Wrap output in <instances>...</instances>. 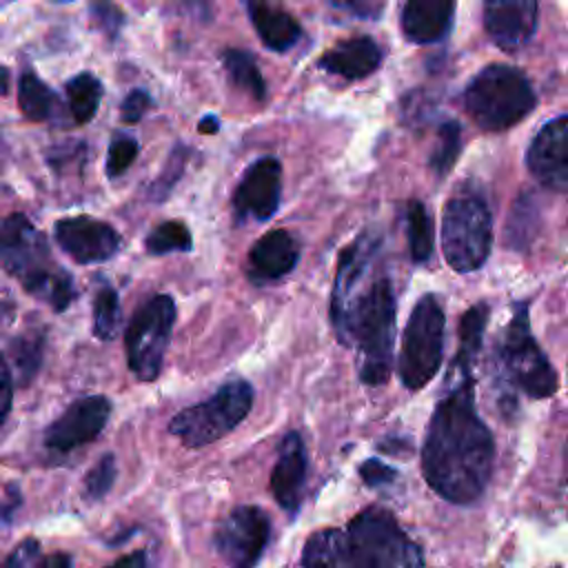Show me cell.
I'll use <instances>...</instances> for the list:
<instances>
[{
    "label": "cell",
    "instance_id": "cell-1",
    "mask_svg": "<svg viewBox=\"0 0 568 568\" xmlns=\"http://www.w3.org/2000/svg\"><path fill=\"white\" fill-rule=\"evenodd\" d=\"M493 464L495 439L475 410V377L444 382L422 446L426 484L450 504H473L484 495Z\"/></svg>",
    "mask_w": 568,
    "mask_h": 568
},
{
    "label": "cell",
    "instance_id": "cell-2",
    "mask_svg": "<svg viewBox=\"0 0 568 568\" xmlns=\"http://www.w3.org/2000/svg\"><path fill=\"white\" fill-rule=\"evenodd\" d=\"M300 564L413 568L424 564V555L388 510L371 506L351 519L346 528L315 530L302 548Z\"/></svg>",
    "mask_w": 568,
    "mask_h": 568
},
{
    "label": "cell",
    "instance_id": "cell-3",
    "mask_svg": "<svg viewBox=\"0 0 568 568\" xmlns=\"http://www.w3.org/2000/svg\"><path fill=\"white\" fill-rule=\"evenodd\" d=\"M0 264L55 313L67 311L78 297L71 273L53 260L47 237L24 213H11L0 222Z\"/></svg>",
    "mask_w": 568,
    "mask_h": 568
},
{
    "label": "cell",
    "instance_id": "cell-4",
    "mask_svg": "<svg viewBox=\"0 0 568 568\" xmlns=\"http://www.w3.org/2000/svg\"><path fill=\"white\" fill-rule=\"evenodd\" d=\"M346 346L362 355L359 379L366 386H384L390 377L395 346V293L388 277H377L355 295L348 313Z\"/></svg>",
    "mask_w": 568,
    "mask_h": 568
},
{
    "label": "cell",
    "instance_id": "cell-5",
    "mask_svg": "<svg viewBox=\"0 0 568 568\" xmlns=\"http://www.w3.org/2000/svg\"><path fill=\"white\" fill-rule=\"evenodd\" d=\"M537 104L528 78L508 64L484 67L464 89V109L481 131H506L519 124Z\"/></svg>",
    "mask_w": 568,
    "mask_h": 568
},
{
    "label": "cell",
    "instance_id": "cell-6",
    "mask_svg": "<svg viewBox=\"0 0 568 568\" xmlns=\"http://www.w3.org/2000/svg\"><path fill=\"white\" fill-rule=\"evenodd\" d=\"M495 355L508 384L530 399H546L557 393L559 375L530 331L528 302L513 304V315Z\"/></svg>",
    "mask_w": 568,
    "mask_h": 568
},
{
    "label": "cell",
    "instance_id": "cell-7",
    "mask_svg": "<svg viewBox=\"0 0 568 568\" xmlns=\"http://www.w3.org/2000/svg\"><path fill=\"white\" fill-rule=\"evenodd\" d=\"M442 248L448 266L457 273L477 271L493 248V213L484 195L455 193L442 217Z\"/></svg>",
    "mask_w": 568,
    "mask_h": 568
},
{
    "label": "cell",
    "instance_id": "cell-8",
    "mask_svg": "<svg viewBox=\"0 0 568 568\" xmlns=\"http://www.w3.org/2000/svg\"><path fill=\"white\" fill-rule=\"evenodd\" d=\"M446 313L437 295H422L406 322L397 375L408 390L424 388L439 371L444 359Z\"/></svg>",
    "mask_w": 568,
    "mask_h": 568
},
{
    "label": "cell",
    "instance_id": "cell-9",
    "mask_svg": "<svg viewBox=\"0 0 568 568\" xmlns=\"http://www.w3.org/2000/svg\"><path fill=\"white\" fill-rule=\"evenodd\" d=\"M253 406V386L242 379H229L209 399L182 408L169 422V433L184 446L200 448L231 433Z\"/></svg>",
    "mask_w": 568,
    "mask_h": 568
},
{
    "label": "cell",
    "instance_id": "cell-10",
    "mask_svg": "<svg viewBox=\"0 0 568 568\" xmlns=\"http://www.w3.org/2000/svg\"><path fill=\"white\" fill-rule=\"evenodd\" d=\"M178 308L171 295H153L140 304L124 333L126 362L140 382H153L164 364Z\"/></svg>",
    "mask_w": 568,
    "mask_h": 568
},
{
    "label": "cell",
    "instance_id": "cell-11",
    "mask_svg": "<svg viewBox=\"0 0 568 568\" xmlns=\"http://www.w3.org/2000/svg\"><path fill=\"white\" fill-rule=\"evenodd\" d=\"M271 541V517L260 506H237L213 535L215 552L235 568L255 566Z\"/></svg>",
    "mask_w": 568,
    "mask_h": 568
},
{
    "label": "cell",
    "instance_id": "cell-12",
    "mask_svg": "<svg viewBox=\"0 0 568 568\" xmlns=\"http://www.w3.org/2000/svg\"><path fill=\"white\" fill-rule=\"evenodd\" d=\"M379 246H382L379 235L373 231H364L351 244H346L337 257V271H335L333 291H331V322H333L337 342L344 346H346V326H348L351 304Z\"/></svg>",
    "mask_w": 568,
    "mask_h": 568
},
{
    "label": "cell",
    "instance_id": "cell-13",
    "mask_svg": "<svg viewBox=\"0 0 568 568\" xmlns=\"http://www.w3.org/2000/svg\"><path fill=\"white\" fill-rule=\"evenodd\" d=\"M282 200V164L277 158L264 155L251 162L235 191L233 211L237 222H266L275 215Z\"/></svg>",
    "mask_w": 568,
    "mask_h": 568
},
{
    "label": "cell",
    "instance_id": "cell-14",
    "mask_svg": "<svg viewBox=\"0 0 568 568\" xmlns=\"http://www.w3.org/2000/svg\"><path fill=\"white\" fill-rule=\"evenodd\" d=\"M526 169L546 189L566 193L568 189V118L561 113L548 120L530 140Z\"/></svg>",
    "mask_w": 568,
    "mask_h": 568
},
{
    "label": "cell",
    "instance_id": "cell-15",
    "mask_svg": "<svg viewBox=\"0 0 568 568\" xmlns=\"http://www.w3.org/2000/svg\"><path fill=\"white\" fill-rule=\"evenodd\" d=\"M111 417V402L104 395L75 399L44 433V446L55 453H69L93 442Z\"/></svg>",
    "mask_w": 568,
    "mask_h": 568
},
{
    "label": "cell",
    "instance_id": "cell-16",
    "mask_svg": "<svg viewBox=\"0 0 568 568\" xmlns=\"http://www.w3.org/2000/svg\"><path fill=\"white\" fill-rule=\"evenodd\" d=\"M58 246L78 264H98L111 260L120 251V233L95 217L78 215L58 220L53 226Z\"/></svg>",
    "mask_w": 568,
    "mask_h": 568
},
{
    "label": "cell",
    "instance_id": "cell-17",
    "mask_svg": "<svg viewBox=\"0 0 568 568\" xmlns=\"http://www.w3.org/2000/svg\"><path fill=\"white\" fill-rule=\"evenodd\" d=\"M484 27L501 51L515 53L537 31V0H484Z\"/></svg>",
    "mask_w": 568,
    "mask_h": 568
},
{
    "label": "cell",
    "instance_id": "cell-18",
    "mask_svg": "<svg viewBox=\"0 0 568 568\" xmlns=\"http://www.w3.org/2000/svg\"><path fill=\"white\" fill-rule=\"evenodd\" d=\"M308 473V455L297 430H288L277 448V459L271 470V493L282 510L291 517L302 504V493Z\"/></svg>",
    "mask_w": 568,
    "mask_h": 568
},
{
    "label": "cell",
    "instance_id": "cell-19",
    "mask_svg": "<svg viewBox=\"0 0 568 568\" xmlns=\"http://www.w3.org/2000/svg\"><path fill=\"white\" fill-rule=\"evenodd\" d=\"M300 260V242L284 229L264 233L248 251V275L255 282H273L288 275Z\"/></svg>",
    "mask_w": 568,
    "mask_h": 568
},
{
    "label": "cell",
    "instance_id": "cell-20",
    "mask_svg": "<svg viewBox=\"0 0 568 568\" xmlns=\"http://www.w3.org/2000/svg\"><path fill=\"white\" fill-rule=\"evenodd\" d=\"M455 16V0H406L402 9L404 36L415 44L446 38Z\"/></svg>",
    "mask_w": 568,
    "mask_h": 568
},
{
    "label": "cell",
    "instance_id": "cell-21",
    "mask_svg": "<svg viewBox=\"0 0 568 568\" xmlns=\"http://www.w3.org/2000/svg\"><path fill=\"white\" fill-rule=\"evenodd\" d=\"M379 62H382V51H379L377 42L368 36H357V38L344 40L337 47L328 49L317 60V64L324 71L335 73L346 80H362V78L371 75L373 71H377Z\"/></svg>",
    "mask_w": 568,
    "mask_h": 568
},
{
    "label": "cell",
    "instance_id": "cell-22",
    "mask_svg": "<svg viewBox=\"0 0 568 568\" xmlns=\"http://www.w3.org/2000/svg\"><path fill=\"white\" fill-rule=\"evenodd\" d=\"M490 317V306L486 302L473 304L462 317H459V342L455 357L446 371V379H459V377H473V368L477 362V355L481 351L486 324ZM444 379V382H446Z\"/></svg>",
    "mask_w": 568,
    "mask_h": 568
},
{
    "label": "cell",
    "instance_id": "cell-23",
    "mask_svg": "<svg viewBox=\"0 0 568 568\" xmlns=\"http://www.w3.org/2000/svg\"><path fill=\"white\" fill-rule=\"evenodd\" d=\"M246 7H248V16H251V22H253L260 40L268 49L286 51L300 40L302 29L295 22V18H291L286 11L271 7L266 0H248Z\"/></svg>",
    "mask_w": 568,
    "mask_h": 568
},
{
    "label": "cell",
    "instance_id": "cell-24",
    "mask_svg": "<svg viewBox=\"0 0 568 568\" xmlns=\"http://www.w3.org/2000/svg\"><path fill=\"white\" fill-rule=\"evenodd\" d=\"M44 344H47V337H44V331L40 328H29L11 339L9 357L13 362L20 386H29L38 375L44 357Z\"/></svg>",
    "mask_w": 568,
    "mask_h": 568
},
{
    "label": "cell",
    "instance_id": "cell-25",
    "mask_svg": "<svg viewBox=\"0 0 568 568\" xmlns=\"http://www.w3.org/2000/svg\"><path fill=\"white\" fill-rule=\"evenodd\" d=\"M18 104L24 118L31 122H47L53 120V115L58 113L55 93L33 71H24L20 75Z\"/></svg>",
    "mask_w": 568,
    "mask_h": 568
},
{
    "label": "cell",
    "instance_id": "cell-26",
    "mask_svg": "<svg viewBox=\"0 0 568 568\" xmlns=\"http://www.w3.org/2000/svg\"><path fill=\"white\" fill-rule=\"evenodd\" d=\"M539 220L541 211L535 193H521L519 200L513 204L506 222V244L513 251H524L539 231Z\"/></svg>",
    "mask_w": 568,
    "mask_h": 568
},
{
    "label": "cell",
    "instance_id": "cell-27",
    "mask_svg": "<svg viewBox=\"0 0 568 568\" xmlns=\"http://www.w3.org/2000/svg\"><path fill=\"white\" fill-rule=\"evenodd\" d=\"M222 62L233 87L248 93L253 100L262 102L266 98V82L255 64V58L242 49H226L222 53Z\"/></svg>",
    "mask_w": 568,
    "mask_h": 568
},
{
    "label": "cell",
    "instance_id": "cell-28",
    "mask_svg": "<svg viewBox=\"0 0 568 568\" xmlns=\"http://www.w3.org/2000/svg\"><path fill=\"white\" fill-rule=\"evenodd\" d=\"M67 100L78 124H87L98 113L102 100V82L93 73H78L67 82Z\"/></svg>",
    "mask_w": 568,
    "mask_h": 568
},
{
    "label": "cell",
    "instance_id": "cell-29",
    "mask_svg": "<svg viewBox=\"0 0 568 568\" xmlns=\"http://www.w3.org/2000/svg\"><path fill=\"white\" fill-rule=\"evenodd\" d=\"M406 229H408L410 260L417 262V264L430 260L433 244H435L433 217H430L428 209L419 200H410L406 204Z\"/></svg>",
    "mask_w": 568,
    "mask_h": 568
},
{
    "label": "cell",
    "instance_id": "cell-30",
    "mask_svg": "<svg viewBox=\"0 0 568 568\" xmlns=\"http://www.w3.org/2000/svg\"><path fill=\"white\" fill-rule=\"evenodd\" d=\"M122 328V308L118 291L111 284H102L93 297V335L102 342L118 337Z\"/></svg>",
    "mask_w": 568,
    "mask_h": 568
},
{
    "label": "cell",
    "instance_id": "cell-31",
    "mask_svg": "<svg viewBox=\"0 0 568 568\" xmlns=\"http://www.w3.org/2000/svg\"><path fill=\"white\" fill-rule=\"evenodd\" d=\"M146 253L166 255V253H189L193 248V235L189 226L180 220H166L158 224L144 240Z\"/></svg>",
    "mask_w": 568,
    "mask_h": 568
},
{
    "label": "cell",
    "instance_id": "cell-32",
    "mask_svg": "<svg viewBox=\"0 0 568 568\" xmlns=\"http://www.w3.org/2000/svg\"><path fill=\"white\" fill-rule=\"evenodd\" d=\"M462 151V126L455 120L442 122L437 129V140L428 158V166L437 178H444L457 162Z\"/></svg>",
    "mask_w": 568,
    "mask_h": 568
},
{
    "label": "cell",
    "instance_id": "cell-33",
    "mask_svg": "<svg viewBox=\"0 0 568 568\" xmlns=\"http://www.w3.org/2000/svg\"><path fill=\"white\" fill-rule=\"evenodd\" d=\"M115 457L111 453L102 455L95 466L84 475V495L93 501H100L102 497H106V493L113 488L115 481Z\"/></svg>",
    "mask_w": 568,
    "mask_h": 568
},
{
    "label": "cell",
    "instance_id": "cell-34",
    "mask_svg": "<svg viewBox=\"0 0 568 568\" xmlns=\"http://www.w3.org/2000/svg\"><path fill=\"white\" fill-rule=\"evenodd\" d=\"M138 151H140V144L133 135H124V133L113 135L109 151H106V164H104L106 175L109 178L122 175L138 158Z\"/></svg>",
    "mask_w": 568,
    "mask_h": 568
},
{
    "label": "cell",
    "instance_id": "cell-35",
    "mask_svg": "<svg viewBox=\"0 0 568 568\" xmlns=\"http://www.w3.org/2000/svg\"><path fill=\"white\" fill-rule=\"evenodd\" d=\"M186 158H189V149L182 146V144H175V149L171 151V155L166 160L164 171L155 180V186H153V197L155 200H164L166 193L173 189V184L180 180V175L184 171V164H186Z\"/></svg>",
    "mask_w": 568,
    "mask_h": 568
},
{
    "label": "cell",
    "instance_id": "cell-36",
    "mask_svg": "<svg viewBox=\"0 0 568 568\" xmlns=\"http://www.w3.org/2000/svg\"><path fill=\"white\" fill-rule=\"evenodd\" d=\"M359 477L364 479V484L368 488H382V486L395 481L397 470L379 459H364L359 466Z\"/></svg>",
    "mask_w": 568,
    "mask_h": 568
},
{
    "label": "cell",
    "instance_id": "cell-37",
    "mask_svg": "<svg viewBox=\"0 0 568 568\" xmlns=\"http://www.w3.org/2000/svg\"><path fill=\"white\" fill-rule=\"evenodd\" d=\"M149 106H151V95L144 89H133L122 100L120 118L124 124H135L142 120V115L149 111Z\"/></svg>",
    "mask_w": 568,
    "mask_h": 568
},
{
    "label": "cell",
    "instance_id": "cell-38",
    "mask_svg": "<svg viewBox=\"0 0 568 568\" xmlns=\"http://www.w3.org/2000/svg\"><path fill=\"white\" fill-rule=\"evenodd\" d=\"M22 506V493L16 484H2L0 486V530L11 526L13 515Z\"/></svg>",
    "mask_w": 568,
    "mask_h": 568
},
{
    "label": "cell",
    "instance_id": "cell-39",
    "mask_svg": "<svg viewBox=\"0 0 568 568\" xmlns=\"http://www.w3.org/2000/svg\"><path fill=\"white\" fill-rule=\"evenodd\" d=\"M335 9L353 13L357 18H377L384 0H328Z\"/></svg>",
    "mask_w": 568,
    "mask_h": 568
},
{
    "label": "cell",
    "instance_id": "cell-40",
    "mask_svg": "<svg viewBox=\"0 0 568 568\" xmlns=\"http://www.w3.org/2000/svg\"><path fill=\"white\" fill-rule=\"evenodd\" d=\"M93 18L98 20V24L109 31L111 36L118 31V27L122 24V13L118 11L115 4H111L109 0H95L93 2Z\"/></svg>",
    "mask_w": 568,
    "mask_h": 568
},
{
    "label": "cell",
    "instance_id": "cell-41",
    "mask_svg": "<svg viewBox=\"0 0 568 568\" xmlns=\"http://www.w3.org/2000/svg\"><path fill=\"white\" fill-rule=\"evenodd\" d=\"M11 404H13V377H11V371L7 366L4 355L0 353V426L9 417Z\"/></svg>",
    "mask_w": 568,
    "mask_h": 568
},
{
    "label": "cell",
    "instance_id": "cell-42",
    "mask_svg": "<svg viewBox=\"0 0 568 568\" xmlns=\"http://www.w3.org/2000/svg\"><path fill=\"white\" fill-rule=\"evenodd\" d=\"M40 564V544L36 539H24L4 559V566H33Z\"/></svg>",
    "mask_w": 568,
    "mask_h": 568
},
{
    "label": "cell",
    "instance_id": "cell-43",
    "mask_svg": "<svg viewBox=\"0 0 568 568\" xmlns=\"http://www.w3.org/2000/svg\"><path fill=\"white\" fill-rule=\"evenodd\" d=\"M13 313H16L13 295L0 284V328L13 320Z\"/></svg>",
    "mask_w": 568,
    "mask_h": 568
},
{
    "label": "cell",
    "instance_id": "cell-44",
    "mask_svg": "<svg viewBox=\"0 0 568 568\" xmlns=\"http://www.w3.org/2000/svg\"><path fill=\"white\" fill-rule=\"evenodd\" d=\"M115 566H135V568H142L146 566V555L144 552H133V555H124L120 559H115Z\"/></svg>",
    "mask_w": 568,
    "mask_h": 568
},
{
    "label": "cell",
    "instance_id": "cell-45",
    "mask_svg": "<svg viewBox=\"0 0 568 568\" xmlns=\"http://www.w3.org/2000/svg\"><path fill=\"white\" fill-rule=\"evenodd\" d=\"M71 564H73V559L69 555H62V552H55V555L40 561V566H47V568H62V566H71Z\"/></svg>",
    "mask_w": 568,
    "mask_h": 568
},
{
    "label": "cell",
    "instance_id": "cell-46",
    "mask_svg": "<svg viewBox=\"0 0 568 568\" xmlns=\"http://www.w3.org/2000/svg\"><path fill=\"white\" fill-rule=\"evenodd\" d=\"M202 133H215L220 129V122L215 115H206L200 120V126H197Z\"/></svg>",
    "mask_w": 568,
    "mask_h": 568
},
{
    "label": "cell",
    "instance_id": "cell-47",
    "mask_svg": "<svg viewBox=\"0 0 568 568\" xmlns=\"http://www.w3.org/2000/svg\"><path fill=\"white\" fill-rule=\"evenodd\" d=\"M7 91H9V71L0 67V95H4Z\"/></svg>",
    "mask_w": 568,
    "mask_h": 568
}]
</instances>
